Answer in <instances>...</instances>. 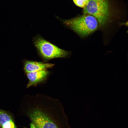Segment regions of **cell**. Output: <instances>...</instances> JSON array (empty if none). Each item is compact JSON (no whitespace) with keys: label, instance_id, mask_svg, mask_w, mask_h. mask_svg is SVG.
<instances>
[{"label":"cell","instance_id":"1","mask_svg":"<svg viewBox=\"0 0 128 128\" xmlns=\"http://www.w3.org/2000/svg\"><path fill=\"white\" fill-rule=\"evenodd\" d=\"M34 105L28 110L30 128H71L61 102L46 95L37 96Z\"/></svg>","mask_w":128,"mask_h":128},{"label":"cell","instance_id":"2","mask_svg":"<svg viewBox=\"0 0 128 128\" xmlns=\"http://www.w3.org/2000/svg\"><path fill=\"white\" fill-rule=\"evenodd\" d=\"M63 22L64 24L82 37L95 31L98 26L97 19L92 16L86 14L64 20Z\"/></svg>","mask_w":128,"mask_h":128},{"label":"cell","instance_id":"3","mask_svg":"<svg viewBox=\"0 0 128 128\" xmlns=\"http://www.w3.org/2000/svg\"><path fill=\"white\" fill-rule=\"evenodd\" d=\"M83 12L94 17L101 27L105 26L110 18L109 3L107 0H88Z\"/></svg>","mask_w":128,"mask_h":128},{"label":"cell","instance_id":"4","mask_svg":"<svg viewBox=\"0 0 128 128\" xmlns=\"http://www.w3.org/2000/svg\"><path fill=\"white\" fill-rule=\"evenodd\" d=\"M34 42L39 55L45 61L56 58H65L69 55V52L59 48L40 36L35 37Z\"/></svg>","mask_w":128,"mask_h":128},{"label":"cell","instance_id":"5","mask_svg":"<svg viewBox=\"0 0 128 128\" xmlns=\"http://www.w3.org/2000/svg\"><path fill=\"white\" fill-rule=\"evenodd\" d=\"M27 73L29 81L27 88L36 86L42 83L47 78L50 72L47 70L29 72Z\"/></svg>","mask_w":128,"mask_h":128},{"label":"cell","instance_id":"6","mask_svg":"<svg viewBox=\"0 0 128 128\" xmlns=\"http://www.w3.org/2000/svg\"><path fill=\"white\" fill-rule=\"evenodd\" d=\"M54 64L41 62L26 61L24 63V69L26 73L43 70L52 68Z\"/></svg>","mask_w":128,"mask_h":128},{"label":"cell","instance_id":"7","mask_svg":"<svg viewBox=\"0 0 128 128\" xmlns=\"http://www.w3.org/2000/svg\"><path fill=\"white\" fill-rule=\"evenodd\" d=\"M1 128H16L13 119L8 113L0 109Z\"/></svg>","mask_w":128,"mask_h":128},{"label":"cell","instance_id":"8","mask_svg":"<svg viewBox=\"0 0 128 128\" xmlns=\"http://www.w3.org/2000/svg\"><path fill=\"white\" fill-rule=\"evenodd\" d=\"M73 1L77 6L83 9L87 5L88 0H73Z\"/></svg>","mask_w":128,"mask_h":128}]
</instances>
